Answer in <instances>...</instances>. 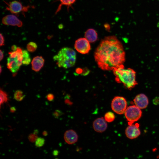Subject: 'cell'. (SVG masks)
I'll use <instances>...</instances> for the list:
<instances>
[{"mask_svg": "<svg viewBox=\"0 0 159 159\" xmlns=\"http://www.w3.org/2000/svg\"><path fill=\"white\" fill-rule=\"evenodd\" d=\"M59 153V152L57 150H54L52 152V154L53 155L56 156Z\"/></svg>", "mask_w": 159, "mask_h": 159, "instance_id": "31", "label": "cell"}, {"mask_svg": "<svg viewBox=\"0 0 159 159\" xmlns=\"http://www.w3.org/2000/svg\"><path fill=\"white\" fill-rule=\"evenodd\" d=\"M133 101L135 105L140 109L146 108L149 103L148 97L143 93L137 95L134 99Z\"/></svg>", "mask_w": 159, "mask_h": 159, "instance_id": "12", "label": "cell"}, {"mask_svg": "<svg viewBox=\"0 0 159 159\" xmlns=\"http://www.w3.org/2000/svg\"><path fill=\"white\" fill-rule=\"evenodd\" d=\"M127 102L125 99L121 96H116L112 99L111 107L112 110L116 113L123 114L127 108Z\"/></svg>", "mask_w": 159, "mask_h": 159, "instance_id": "6", "label": "cell"}, {"mask_svg": "<svg viewBox=\"0 0 159 159\" xmlns=\"http://www.w3.org/2000/svg\"><path fill=\"white\" fill-rule=\"evenodd\" d=\"M4 36L1 33L0 34V46H2L4 45Z\"/></svg>", "mask_w": 159, "mask_h": 159, "instance_id": "26", "label": "cell"}, {"mask_svg": "<svg viewBox=\"0 0 159 159\" xmlns=\"http://www.w3.org/2000/svg\"><path fill=\"white\" fill-rule=\"evenodd\" d=\"M140 133L139 126L137 124L129 125L125 130L126 136L130 139H134L137 138L140 135Z\"/></svg>", "mask_w": 159, "mask_h": 159, "instance_id": "10", "label": "cell"}, {"mask_svg": "<svg viewBox=\"0 0 159 159\" xmlns=\"http://www.w3.org/2000/svg\"><path fill=\"white\" fill-rule=\"evenodd\" d=\"M74 46L77 52L83 54L88 53L91 49L90 42L85 37L77 39L75 42Z\"/></svg>", "mask_w": 159, "mask_h": 159, "instance_id": "7", "label": "cell"}, {"mask_svg": "<svg viewBox=\"0 0 159 159\" xmlns=\"http://www.w3.org/2000/svg\"><path fill=\"white\" fill-rule=\"evenodd\" d=\"M107 122L103 117L98 118L94 120L92 123L93 129L96 132L101 133L105 131L107 129Z\"/></svg>", "mask_w": 159, "mask_h": 159, "instance_id": "11", "label": "cell"}, {"mask_svg": "<svg viewBox=\"0 0 159 159\" xmlns=\"http://www.w3.org/2000/svg\"><path fill=\"white\" fill-rule=\"evenodd\" d=\"M38 138L37 135L33 133L30 134L28 136V138L31 142L34 143L36 141Z\"/></svg>", "mask_w": 159, "mask_h": 159, "instance_id": "23", "label": "cell"}, {"mask_svg": "<svg viewBox=\"0 0 159 159\" xmlns=\"http://www.w3.org/2000/svg\"><path fill=\"white\" fill-rule=\"evenodd\" d=\"M22 51L21 48L17 47L15 51L9 53V56L7 59V67L13 73L16 72L22 64Z\"/></svg>", "mask_w": 159, "mask_h": 159, "instance_id": "4", "label": "cell"}, {"mask_svg": "<svg viewBox=\"0 0 159 159\" xmlns=\"http://www.w3.org/2000/svg\"><path fill=\"white\" fill-rule=\"evenodd\" d=\"M42 135L45 136H46L48 135V133L46 131H44L42 132Z\"/></svg>", "mask_w": 159, "mask_h": 159, "instance_id": "34", "label": "cell"}, {"mask_svg": "<svg viewBox=\"0 0 159 159\" xmlns=\"http://www.w3.org/2000/svg\"><path fill=\"white\" fill-rule=\"evenodd\" d=\"M53 58L57 62L59 67L67 69L74 65L76 59V54L72 48L65 47L61 49Z\"/></svg>", "mask_w": 159, "mask_h": 159, "instance_id": "3", "label": "cell"}, {"mask_svg": "<svg viewBox=\"0 0 159 159\" xmlns=\"http://www.w3.org/2000/svg\"><path fill=\"white\" fill-rule=\"evenodd\" d=\"M6 9L13 14H17L21 12L26 11L29 6H23L22 4L17 1H14L8 4Z\"/></svg>", "mask_w": 159, "mask_h": 159, "instance_id": "8", "label": "cell"}, {"mask_svg": "<svg viewBox=\"0 0 159 159\" xmlns=\"http://www.w3.org/2000/svg\"><path fill=\"white\" fill-rule=\"evenodd\" d=\"M63 113L60 110H56L52 113V115L55 118H58Z\"/></svg>", "mask_w": 159, "mask_h": 159, "instance_id": "24", "label": "cell"}, {"mask_svg": "<svg viewBox=\"0 0 159 159\" xmlns=\"http://www.w3.org/2000/svg\"><path fill=\"white\" fill-rule=\"evenodd\" d=\"M39 130L37 129H35L34 130L33 133L37 135L39 134Z\"/></svg>", "mask_w": 159, "mask_h": 159, "instance_id": "33", "label": "cell"}, {"mask_svg": "<svg viewBox=\"0 0 159 159\" xmlns=\"http://www.w3.org/2000/svg\"><path fill=\"white\" fill-rule=\"evenodd\" d=\"M85 37L90 42H95L97 39L98 35L94 29L90 28L87 30L85 33Z\"/></svg>", "mask_w": 159, "mask_h": 159, "instance_id": "15", "label": "cell"}, {"mask_svg": "<svg viewBox=\"0 0 159 159\" xmlns=\"http://www.w3.org/2000/svg\"><path fill=\"white\" fill-rule=\"evenodd\" d=\"M44 63V60L42 56L34 57L31 62L32 69L36 72L39 71L43 67Z\"/></svg>", "mask_w": 159, "mask_h": 159, "instance_id": "14", "label": "cell"}, {"mask_svg": "<svg viewBox=\"0 0 159 159\" xmlns=\"http://www.w3.org/2000/svg\"><path fill=\"white\" fill-rule=\"evenodd\" d=\"M37 45L36 43L31 42L29 43L27 45L26 48L28 51L33 52L37 49Z\"/></svg>", "mask_w": 159, "mask_h": 159, "instance_id": "21", "label": "cell"}, {"mask_svg": "<svg viewBox=\"0 0 159 159\" xmlns=\"http://www.w3.org/2000/svg\"><path fill=\"white\" fill-rule=\"evenodd\" d=\"M142 115L140 109L135 105L129 106L125 112V116L130 124L129 125L138 120L141 117Z\"/></svg>", "mask_w": 159, "mask_h": 159, "instance_id": "5", "label": "cell"}, {"mask_svg": "<svg viewBox=\"0 0 159 159\" xmlns=\"http://www.w3.org/2000/svg\"><path fill=\"white\" fill-rule=\"evenodd\" d=\"M0 73H1V72H2V67H1V66L0 65Z\"/></svg>", "mask_w": 159, "mask_h": 159, "instance_id": "35", "label": "cell"}, {"mask_svg": "<svg viewBox=\"0 0 159 159\" xmlns=\"http://www.w3.org/2000/svg\"><path fill=\"white\" fill-rule=\"evenodd\" d=\"M25 96L23 92L21 90H16L14 94V98L18 101H22Z\"/></svg>", "mask_w": 159, "mask_h": 159, "instance_id": "17", "label": "cell"}, {"mask_svg": "<svg viewBox=\"0 0 159 159\" xmlns=\"http://www.w3.org/2000/svg\"><path fill=\"white\" fill-rule=\"evenodd\" d=\"M16 108L15 107H11L10 108V111L11 113H14L16 111Z\"/></svg>", "mask_w": 159, "mask_h": 159, "instance_id": "29", "label": "cell"}, {"mask_svg": "<svg viewBox=\"0 0 159 159\" xmlns=\"http://www.w3.org/2000/svg\"><path fill=\"white\" fill-rule=\"evenodd\" d=\"M123 45L117 37L110 36L100 42L94 54L98 67L104 70H113L123 65L125 60Z\"/></svg>", "mask_w": 159, "mask_h": 159, "instance_id": "1", "label": "cell"}, {"mask_svg": "<svg viewBox=\"0 0 159 159\" xmlns=\"http://www.w3.org/2000/svg\"><path fill=\"white\" fill-rule=\"evenodd\" d=\"M115 118L114 114L111 112H109L106 113L104 116V119L105 121L108 122H113Z\"/></svg>", "mask_w": 159, "mask_h": 159, "instance_id": "20", "label": "cell"}, {"mask_svg": "<svg viewBox=\"0 0 159 159\" xmlns=\"http://www.w3.org/2000/svg\"><path fill=\"white\" fill-rule=\"evenodd\" d=\"M23 59L22 63L25 65H29L31 62V58L28 51L26 50H22Z\"/></svg>", "mask_w": 159, "mask_h": 159, "instance_id": "16", "label": "cell"}, {"mask_svg": "<svg viewBox=\"0 0 159 159\" xmlns=\"http://www.w3.org/2000/svg\"><path fill=\"white\" fill-rule=\"evenodd\" d=\"M2 23L4 24L21 27L23 25L21 21L16 16L10 14L4 16L2 18Z\"/></svg>", "mask_w": 159, "mask_h": 159, "instance_id": "9", "label": "cell"}, {"mask_svg": "<svg viewBox=\"0 0 159 159\" xmlns=\"http://www.w3.org/2000/svg\"><path fill=\"white\" fill-rule=\"evenodd\" d=\"M104 27L105 29L107 31L109 32L110 29V25L108 23H106L104 25Z\"/></svg>", "mask_w": 159, "mask_h": 159, "instance_id": "28", "label": "cell"}, {"mask_svg": "<svg viewBox=\"0 0 159 159\" xmlns=\"http://www.w3.org/2000/svg\"><path fill=\"white\" fill-rule=\"evenodd\" d=\"M64 138L65 142L70 145L75 143L78 139V136L77 133L72 130L66 131L64 134Z\"/></svg>", "mask_w": 159, "mask_h": 159, "instance_id": "13", "label": "cell"}, {"mask_svg": "<svg viewBox=\"0 0 159 159\" xmlns=\"http://www.w3.org/2000/svg\"><path fill=\"white\" fill-rule=\"evenodd\" d=\"M0 106L4 102H6L8 100V95L6 92L1 89L0 90Z\"/></svg>", "mask_w": 159, "mask_h": 159, "instance_id": "19", "label": "cell"}, {"mask_svg": "<svg viewBox=\"0 0 159 159\" xmlns=\"http://www.w3.org/2000/svg\"><path fill=\"white\" fill-rule=\"evenodd\" d=\"M0 61H1L4 58V55L3 51L1 50H0Z\"/></svg>", "mask_w": 159, "mask_h": 159, "instance_id": "30", "label": "cell"}, {"mask_svg": "<svg viewBox=\"0 0 159 159\" xmlns=\"http://www.w3.org/2000/svg\"><path fill=\"white\" fill-rule=\"evenodd\" d=\"M153 103L155 105H159V97H156L153 100Z\"/></svg>", "mask_w": 159, "mask_h": 159, "instance_id": "27", "label": "cell"}, {"mask_svg": "<svg viewBox=\"0 0 159 159\" xmlns=\"http://www.w3.org/2000/svg\"><path fill=\"white\" fill-rule=\"evenodd\" d=\"M60 2V4L59 6L56 13L59 11L61 9V6L62 5H65L69 7L73 4L76 0H59Z\"/></svg>", "mask_w": 159, "mask_h": 159, "instance_id": "18", "label": "cell"}, {"mask_svg": "<svg viewBox=\"0 0 159 159\" xmlns=\"http://www.w3.org/2000/svg\"><path fill=\"white\" fill-rule=\"evenodd\" d=\"M17 47L15 45H13L11 46V49L13 51H15L17 49Z\"/></svg>", "mask_w": 159, "mask_h": 159, "instance_id": "32", "label": "cell"}, {"mask_svg": "<svg viewBox=\"0 0 159 159\" xmlns=\"http://www.w3.org/2000/svg\"><path fill=\"white\" fill-rule=\"evenodd\" d=\"M112 71L116 81L122 83L127 89H131L138 84L136 80V72L133 69H124L122 65Z\"/></svg>", "mask_w": 159, "mask_h": 159, "instance_id": "2", "label": "cell"}, {"mask_svg": "<svg viewBox=\"0 0 159 159\" xmlns=\"http://www.w3.org/2000/svg\"><path fill=\"white\" fill-rule=\"evenodd\" d=\"M45 140L41 137L38 138L35 142V145L37 147H42L45 143Z\"/></svg>", "mask_w": 159, "mask_h": 159, "instance_id": "22", "label": "cell"}, {"mask_svg": "<svg viewBox=\"0 0 159 159\" xmlns=\"http://www.w3.org/2000/svg\"><path fill=\"white\" fill-rule=\"evenodd\" d=\"M47 100L49 101H52L54 99V96L52 93H49L46 96Z\"/></svg>", "mask_w": 159, "mask_h": 159, "instance_id": "25", "label": "cell"}]
</instances>
